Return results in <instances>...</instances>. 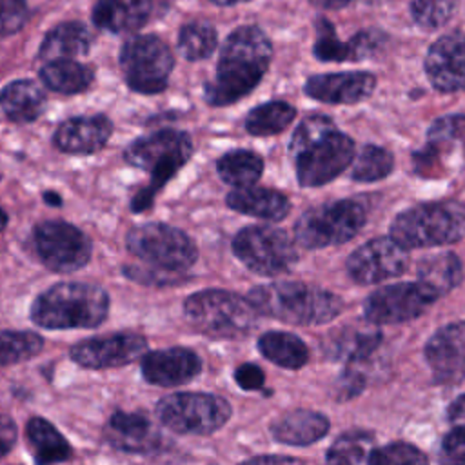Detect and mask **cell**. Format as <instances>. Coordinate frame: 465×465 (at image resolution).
I'll return each instance as SVG.
<instances>
[{
  "mask_svg": "<svg viewBox=\"0 0 465 465\" xmlns=\"http://www.w3.org/2000/svg\"><path fill=\"white\" fill-rule=\"evenodd\" d=\"M260 352L283 369H300L309 360L307 345L294 334L283 331H269L258 340Z\"/></svg>",
  "mask_w": 465,
  "mask_h": 465,
  "instance_id": "1f68e13d",
  "label": "cell"
},
{
  "mask_svg": "<svg viewBox=\"0 0 465 465\" xmlns=\"http://www.w3.org/2000/svg\"><path fill=\"white\" fill-rule=\"evenodd\" d=\"M225 203L236 213L269 222H278L285 218L291 207L289 198L283 193L254 185L231 191L225 196Z\"/></svg>",
  "mask_w": 465,
  "mask_h": 465,
  "instance_id": "d4e9b609",
  "label": "cell"
},
{
  "mask_svg": "<svg viewBox=\"0 0 465 465\" xmlns=\"http://www.w3.org/2000/svg\"><path fill=\"white\" fill-rule=\"evenodd\" d=\"M44 340L31 331H0V367L35 358Z\"/></svg>",
  "mask_w": 465,
  "mask_h": 465,
  "instance_id": "74e56055",
  "label": "cell"
},
{
  "mask_svg": "<svg viewBox=\"0 0 465 465\" xmlns=\"http://www.w3.org/2000/svg\"><path fill=\"white\" fill-rule=\"evenodd\" d=\"M441 465H465V425H456L440 445Z\"/></svg>",
  "mask_w": 465,
  "mask_h": 465,
  "instance_id": "ee69618b",
  "label": "cell"
},
{
  "mask_svg": "<svg viewBox=\"0 0 465 465\" xmlns=\"http://www.w3.org/2000/svg\"><path fill=\"white\" fill-rule=\"evenodd\" d=\"M376 76L365 71L325 73L307 78L303 91L323 104H358L372 94Z\"/></svg>",
  "mask_w": 465,
  "mask_h": 465,
  "instance_id": "ac0fdd59",
  "label": "cell"
},
{
  "mask_svg": "<svg viewBox=\"0 0 465 465\" xmlns=\"http://www.w3.org/2000/svg\"><path fill=\"white\" fill-rule=\"evenodd\" d=\"M392 167H394V158L387 149L378 145H365L354 160L351 178L363 183L378 182L389 176Z\"/></svg>",
  "mask_w": 465,
  "mask_h": 465,
  "instance_id": "f35d334b",
  "label": "cell"
},
{
  "mask_svg": "<svg viewBox=\"0 0 465 465\" xmlns=\"http://www.w3.org/2000/svg\"><path fill=\"white\" fill-rule=\"evenodd\" d=\"M409 267V251L391 236L374 238L347 258V272L360 285L380 283L403 274Z\"/></svg>",
  "mask_w": 465,
  "mask_h": 465,
  "instance_id": "9a60e30c",
  "label": "cell"
},
{
  "mask_svg": "<svg viewBox=\"0 0 465 465\" xmlns=\"http://www.w3.org/2000/svg\"><path fill=\"white\" fill-rule=\"evenodd\" d=\"M94 74L93 69L87 65H82L74 60H51L40 69V80L42 84L56 93L62 94H76L85 91Z\"/></svg>",
  "mask_w": 465,
  "mask_h": 465,
  "instance_id": "4dcf8cb0",
  "label": "cell"
},
{
  "mask_svg": "<svg viewBox=\"0 0 465 465\" xmlns=\"http://www.w3.org/2000/svg\"><path fill=\"white\" fill-rule=\"evenodd\" d=\"M234 380L243 391H256L263 385V371L254 363H243L234 371Z\"/></svg>",
  "mask_w": 465,
  "mask_h": 465,
  "instance_id": "bcb514c9",
  "label": "cell"
},
{
  "mask_svg": "<svg viewBox=\"0 0 465 465\" xmlns=\"http://www.w3.org/2000/svg\"><path fill=\"white\" fill-rule=\"evenodd\" d=\"M365 385V378L361 372H358L352 365H349L343 374L338 378L336 381V398L338 400H349L352 396H356Z\"/></svg>",
  "mask_w": 465,
  "mask_h": 465,
  "instance_id": "f6af8a7d",
  "label": "cell"
},
{
  "mask_svg": "<svg viewBox=\"0 0 465 465\" xmlns=\"http://www.w3.org/2000/svg\"><path fill=\"white\" fill-rule=\"evenodd\" d=\"M125 247L142 262L165 272H182L198 258L194 242L183 231L162 222L133 227L125 236Z\"/></svg>",
  "mask_w": 465,
  "mask_h": 465,
  "instance_id": "9c48e42d",
  "label": "cell"
},
{
  "mask_svg": "<svg viewBox=\"0 0 465 465\" xmlns=\"http://www.w3.org/2000/svg\"><path fill=\"white\" fill-rule=\"evenodd\" d=\"M365 207L356 200H336L307 209L294 225L296 242L305 249L340 245L354 238L365 225Z\"/></svg>",
  "mask_w": 465,
  "mask_h": 465,
  "instance_id": "ba28073f",
  "label": "cell"
},
{
  "mask_svg": "<svg viewBox=\"0 0 465 465\" xmlns=\"http://www.w3.org/2000/svg\"><path fill=\"white\" fill-rule=\"evenodd\" d=\"M436 298L418 282L380 287L363 302V314L371 323H401L421 316Z\"/></svg>",
  "mask_w": 465,
  "mask_h": 465,
  "instance_id": "5bb4252c",
  "label": "cell"
},
{
  "mask_svg": "<svg viewBox=\"0 0 465 465\" xmlns=\"http://www.w3.org/2000/svg\"><path fill=\"white\" fill-rule=\"evenodd\" d=\"M296 180L302 187H318L341 174L354 160V142L336 129L325 114L302 120L289 142Z\"/></svg>",
  "mask_w": 465,
  "mask_h": 465,
  "instance_id": "7a4b0ae2",
  "label": "cell"
},
{
  "mask_svg": "<svg viewBox=\"0 0 465 465\" xmlns=\"http://www.w3.org/2000/svg\"><path fill=\"white\" fill-rule=\"evenodd\" d=\"M147 352V340L136 332H113L74 343L69 356L87 369H111L127 365Z\"/></svg>",
  "mask_w": 465,
  "mask_h": 465,
  "instance_id": "2e32d148",
  "label": "cell"
},
{
  "mask_svg": "<svg viewBox=\"0 0 465 465\" xmlns=\"http://www.w3.org/2000/svg\"><path fill=\"white\" fill-rule=\"evenodd\" d=\"M329 427V418L323 414L309 409H296L280 416L271 425V434L276 441L285 445H311L322 440Z\"/></svg>",
  "mask_w": 465,
  "mask_h": 465,
  "instance_id": "484cf974",
  "label": "cell"
},
{
  "mask_svg": "<svg viewBox=\"0 0 465 465\" xmlns=\"http://www.w3.org/2000/svg\"><path fill=\"white\" fill-rule=\"evenodd\" d=\"M120 65L127 85L142 94H156L167 87L174 58L156 35H136L124 42Z\"/></svg>",
  "mask_w": 465,
  "mask_h": 465,
  "instance_id": "8fae6325",
  "label": "cell"
},
{
  "mask_svg": "<svg viewBox=\"0 0 465 465\" xmlns=\"http://www.w3.org/2000/svg\"><path fill=\"white\" fill-rule=\"evenodd\" d=\"M29 18V9L24 0H0V36L18 33Z\"/></svg>",
  "mask_w": 465,
  "mask_h": 465,
  "instance_id": "7bdbcfd3",
  "label": "cell"
},
{
  "mask_svg": "<svg viewBox=\"0 0 465 465\" xmlns=\"http://www.w3.org/2000/svg\"><path fill=\"white\" fill-rule=\"evenodd\" d=\"M463 269L454 252H438L418 263V283L436 300L461 283Z\"/></svg>",
  "mask_w": 465,
  "mask_h": 465,
  "instance_id": "f1b7e54d",
  "label": "cell"
},
{
  "mask_svg": "<svg viewBox=\"0 0 465 465\" xmlns=\"http://www.w3.org/2000/svg\"><path fill=\"white\" fill-rule=\"evenodd\" d=\"M158 420L178 434H213L231 418L227 400L207 392H176L156 405Z\"/></svg>",
  "mask_w": 465,
  "mask_h": 465,
  "instance_id": "30bf717a",
  "label": "cell"
},
{
  "mask_svg": "<svg viewBox=\"0 0 465 465\" xmlns=\"http://www.w3.org/2000/svg\"><path fill=\"white\" fill-rule=\"evenodd\" d=\"M312 5L322 7V9H340L351 4V0H309Z\"/></svg>",
  "mask_w": 465,
  "mask_h": 465,
  "instance_id": "f907efd6",
  "label": "cell"
},
{
  "mask_svg": "<svg viewBox=\"0 0 465 465\" xmlns=\"http://www.w3.org/2000/svg\"><path fill=\"white\" fill-rule=\"evenodd\" d=\"M113 133V122L105 114L74 116L54 131V145L71 154H93L100 151Z\"/></svg>",
  "mask_w": 465,
  "mask_h": 465,
  "instance_id": "44dd1931",
  "label": "cell"
},
{
  "mask_svg": "<svg viewBox=\"0 0 465 465\" xmlns=\"http://www.w3.org/2000/svg\"><path fill=\"white\" fill-rule=\"evenodd\" d=\"M5 225H7V214L0 209V231H4Z\"/></svg>",
  "mask_w": 465,
  "mask_h": 465,
  "instance_id": "db71d44e",
  "label": "cell"
},
{
  "mask_svg": "<svg viewBox=\"0 0 465 465\" xmlns=\"http://www.w3.org/2000/svg\"><path fill=\"white\" fill-rule=\"evenodd\" d=\"M218 45V33L209 22H189L178 33V51L196 62L209 58Z\"/></svg>",
  "mask_w": 465,
  "mask_h": 465,
  "instance_id": "8d00e7d4",
  "label": "cell"
},
{
  "mask_svg": "<svg viewBox=\"0 0 465 465\" xmlns=\"http://www.w3.org/2000/svg\"><path fill=\"white\" fill-rule=\"evenodd\" d=\"M109 312V294L94 283L62 282L36 296L31 320L44 329H93Z\"/></svg>",
  "mask_w": 465,
  "mask_h": 465,
  "instance_id": "277c9868",
  "label": "cell"
},
{
  "mask_svg": "<svg viewBox=\"0 0 465 465\" xmlns=\"http://www.w3.org/2000/svg\"><path fill=\"white\" fill-rule=\"evenodd\" d=\"M105 440L118 450L147 452L156 449L160 434L147 416L116 411L105 425Z\"/></svg>",
  "mask_w": 465,
  "mask_h": 465,
  "instance_id": "7402d4cb",
  "label": "cell"
},
{
  "mask_svg": "<svg viewBox=\"0 0 465 465\" xmlns=\"http://www.w3.org/2000/svg\"><path fill=\"white\" fill-rule=\"evenodd\" d=\"M271 58V40L260 27H236L222 45L214 80L203 87L205 102L222 107L247 96L267 73Z\"/></svg>",
  "mask_w": 465,
  "mask_h": 465,
  "instance_id": "6da1fadb",
  "label": "cell"
},
{
  "mask_svg": "<svg viewBox=\"0 0 465 465\" xmlns=\"http://www.w3.org/2000/svg\"><path fill=\"white\" fill-rule=\"evenodd\" d=\"M234 256L252 272L276 276L291 271L298 260L294 242L278 227L249 225L232 240Z\"/></svg>",
  "mask_w": 465,
  "mask_h": 465,
  "instance_id": "7c38bea8",
  "label": "cell"
},
{
  "mask_svg": "<svg viewBox=\"0 0 465 465\" xmlns=\"http://www.w3.org/2000/svg\"><path fill=\"white\" fill-rule=\"evenodd\" d=\"M456 0H412L411 15L427 31L440 29L454 15Z\"/></svg>",
  "mask_w": 465,
  "mask_h": 465,
  "instance_id": "60d3db41",
  "label": "cell"
},
{
  "mask_svg": "<svg viewBox=\"0 0 465 465\" xmlns=\"http://www.w3.org/2000/svg\"><path fill=\"white\" fill-rule=\"evenodd\" d=\"M202 371L200 356L185 347H169L145 352L142 374L145 381L158 387H176L191 381Z\"/></svg>",
  "mask_w": 465,
  "mask_h": 465,
  "instance_id": "d6986e66",
  "label": "cell"
},
{
  "mask_svg": "<svg viewBox=\"0 0 465 465\" xmlns=\"http://www.w3.org/2000/svg\"><path fill=\"white\" fill-rule=\"evenodd\" d=\"M16 441V427L13 420L5 414H0V458H4Z\"/></svg>",
  "mask_w": 465,
  "mask_h": 465,
  "instance_id": "7dc6e473",
  "label": "cell"
},
{
  "mask_svg": "<svg viewBox=\"0 0 465 465\" xmlns=\"http://www.w3.org/2000/svg\"><path fill=\"white\" fill-rule=\"evenodd\" d=\"M447 414H449V420L454 421L456 425H465V394L450 403Z\"/></svg>",
  "mask_w": 465,
  "mask_h": 465,
  "instance_id": "681fc988",
  "label": "cell"
},
{
  "mask_svg": "<svg viewBox=\"0 0 465 465\" xmlns=\"http://www.w3.org/2000/svg\"><path fill=\"white\" fill-rule=\"evenodd\" d=\"M247 300L258 314L292 325H323L343 309L341 298L334 292L302 282L258 285L249 291Z\"/></svg>",
  "mask_w": 465,
  "mask_h": 465,
  "instance_id": "3957f363",
  "label": "cell"
},
{
  "mask_svg": "<svg viewBox=\"0 0 465 465\" xmlns=\"http://www.w3.org/2000/svg\"><path fill=\"white\" fill-rule=\"evenodd\" d=\"M369 465H429V461L418 447L405 441H394L374 449Z\"/></svg>",
  "mask_w": 465,
  "mask_h": 465,
  "instance_id": "b9f144b4",
  "label": "cell"
},
{
  "mask_svg": "<svg viewBox=\"0 0 465 465\" xmlns=\"http://www.w3.org/2000/svg\"><path fill=\"white\" fill-rule=\"evenodd\" d=\"M216 173L225 183L236 189L251 187L260 180L263 173V160L254 151H229L216 162Z\"/></svg>",
  "mask_w": 465,
  "mask_h": 465,
  "instance_id": "d6a6232c",
  "label": "cell"
},
{
  "mask_svg": "<svg viewBox=\"0 0 465 465\" xmlns=\"http://www.w3.org/2000/svg\"><path fill=\"white\" fill-rule=\"evenodd\" d=\"M153 11V0H96L93 22L109 33H131L140 29Z\"/></svg>",
  "mask_w": 465,
  "mask_h": 465,
  "instance_id": "cb8c5ba5",
  "label": "cell"
},
{
  "mask_svg": "<svg viewBox=\"0 0 465 465\" xmlns=\"http://www.w3.org/2000/svg\"><path fill=\"white\" fill-rule=\"evenodd\" d=\"M425 358L438 380H461L465 374V322L438 329L425 345Z\"/></svg>",
  "mask_w": 465,
  "mask_h": 465,
  "instance_id": "ffe728a7",
  "label": "cell"
},
{
  "mask_svg": "<svg viewBox=\"0 0 465 465\" xmlns=\"http://www.w3.org/2000/svg\"><path fill=\"white\" fill-rule=\"evenodd\" d=\"M374 450V438L369 432L349 430L340 434L325 454L327 465H369Z\"/></svg>",
  "mask_w": 465,
  "mask_h": 465,
  "instance_id": "e575fe53",
  "label": "cell"
},
{
  "mask_svg": "<svg viewBox=\"0 0 465 465\" xmlns=\"http://www.w3.org/2000/svg\"><path fill=\"white\" fill-rule=\"evenodd\" d=\"M465 134V116L449 114L438 118L427 131V145L412 154L414 169L421 176H432V169H436L438 158L441 153L449 151L460 138Z\"/></svg>",
  "mask_w": 465,
  "mask_h": 465,
  "instance_id": "603a6c76",
  "label": "cell"
},
{
  "mask_svg": "<svg viewBox=\"0 0 465 465\" xmlns=\"http://www.w3.org/2000/svg\"><path fill=\"white\" fill-rule=\"evenodd\" d=\"M42 198H44V202H45V203H49V205H53V207H58V205L62 203L60 194H56V193H53V191L44 193V194H42Z\"/></svg>",
  "mask_w": 465,
  "mask_h": 465,
  "instance_id": "816d5d0a",
  "label": "cell"
},
{
  "mask_svg": "<svg viewBox=\"0 0 465 465\" xmlns=\"http://www.w3.org/2000/svg\"><path fill=\"white\" fill-rule=\"evenodd\" d=\"M45 105V94L31 80H13L0 89V107L16 124L35 122Z\"/></svg>",
  "mask_w": 465,
  "mask_h": 465,
  "instance_id": "4316f807",
  "label": "cell"
},
{
  "mask_svg": "<svg viewBox=\"0 0 465 465\" xmlns=\"http://www.w3.org/2000/svg\"><path fill=\"white\" fill-rule=\"evenodd\" d=\"M35 247L42 263L54 272H73L91 260L89 236L73 223L47 220L33 231Z\"/></svg>",
  "mask_w": 465,
  "mask_h": 465,
  "instance_id": "4fadbf2b",
  "label": "cell"
},
{
  "mask_svg": "<svg viewBox=\"0 0 465 465\" xmlns=\"http://www.w3.org/2000/svg\"><path fill=\"white\" fill-rule=\"evenodd\" d=\"M185 318L213 338H242L254 325L258 312L251 302L222 289H205L183 302Z\"/></svg>",
  "mask_w": 465,
  "mask_h": 465,
  "instance_id": "52a82bcc",
  "label": "cell"
},
{
  "mask_svg": "<svg viewBox=\"0 0 465 465\" xmlns=\"http://www.w3.org/2000/svg\"><path fill=\"white\" fill-rule=\"evenodd\" d=\"M240 465H303L302 460L292 456H256Z\"/></svg>",
  "mask_w": 465,
  "mask_h": 465,
  "instance_id": "c3c4849f",
  "label": "cell"
},
{
  "mask_svg": "<svg viewBox=\"0 0 465 465\" xmlns=\"http://www.w3.org/2000/svg\"><path fill=\"white\" fill-rule=\"evenodd\" d=\"M463 236L465 205L456 200L418 203L391 223V238L407 251L454 243Z\"/></svg>",
  "mask_w": 465,
  "mask_h": 465,
  "instance_id": "8992f818",
  "label": "cell"
},
{
  "mask_svg": "<svg viewBox=\"0 0 465 465\" xmlns=\"http://www.w3.org/2000/svg\"><path fill=\"white\" fill-rule=\"evenodd\" d=\"M312 53L322 62L352 60L351 42L338 40L334 27L325 18H320L316 24V42L312 45Z\"/></svg>",
  "mask_w": 465,
  "mask_h": 465,
  "instance_id": "ab89813d",
  "label": "cell"
},
{
  "mask_svg": "<svg viewBox=\"0 0 465 465\" xmlns=\"http://www.w3.org/2000/svg\"><path fill=\"white\" fill-rule=\"evenodd\" d=\"M93 35L80 22H64L54 25L40 44L38 56L44 60H65L89 53Z\"/></svg>",
  "mask_w": 465,
  "mask_h": 465,
  "instance_id": "83f0119b",
  "label": "cell"
},
{
  "mask_svg": "<svg viewBox=\"0 0 465 465\" xmlns=\"http://www.w3.org/2000/svg\"><path fill=\"white\" fill-rule=\"evenodd\" d=\"M213 4L216 5H223V7H229V5H236V4H243V2H249V0H211Z\"/></svg>",
  "mask_w": 465,
  "mask_h": 465,
  "instance_id": "f5cc1de1",
  "label": "cell"
},
{
  "mask_svg": "<svg viewBox=\"0 0 465 465\" xmlns=\"http://www.w3.org/2000/svg\"><path fill=\"white\" fill-rule=\"evenodd\" d=\"M381 341L378 329L367 327H349L340 331L334 341L329 347V352L334 358H345L349 363L365 360Z\"/></svg>",
  "mask_w": 465,
  "mask_h": 465,
  "instance_id": "d590c367",
  "label": "cell"
},
{
  "mask_svg": "<svg viewBox=\"0 0 465 465\" xmlns=\"http://www.w3.org/2000/svg\"><path fill=\"white\" fill-rule=\"evenodd\" d=\"M191 154V136L176 129H162L153 134L140 136L127 145L124 153L125 162L151 176V183L133 198L131 209L134 213H142L151 207L156 193L189 162Z\"/></svg>",
  "mask_w": 465,
  "mask_h": 465,
  "instance_id": "5b68a950",
  "label": "cell"
},
{
  "mask_svg": "<svg viewBox=\"0 0 465 465\" xmlns=\"http://www.w3.org/2000/svg\"><path fill=\"white\" fill-rule=\"evenodd\" d=\"M425 73L440 93L465 89V36L458 33L440 36L427 51Z\"/></svg>",
  "mask_w": 465,
  "mask_h": 465,
  "instance_id": "e0dca14e",
  "label": "cell"
},
{
  "mask_svg": "<svg viewBox=\"0 0 465 465\" xmlns=\"http://www.w3.org/2000/svg\"><path fill=\"white\" fill-rule=\"evenodd\" d=\"M25 434L36 465L62 463L73 456V449L67 440L44 418H31L25 425Z\"/></svg>",
  "mask_w": 465,
  "mask_h": 465,
  "instance_id": "f546056e",
  "label": "cell"
},
{
  "mask_svg": "<svg viewBox=\"0 0 465 465\" xmlns=\"http://www.w3.org/2000/svg\"><path fill=\"white\" fill-rule=\"evenodd\" d=\"M296 118V109L282 100L265 102L251 109L245 116V129L252 136L278 134Z\"/></svg>",
  "mask_w": 465,
  "mask_h": 465,
  "instance_id": "836d02e7",
  "label": "cell"
}]
</instances>
